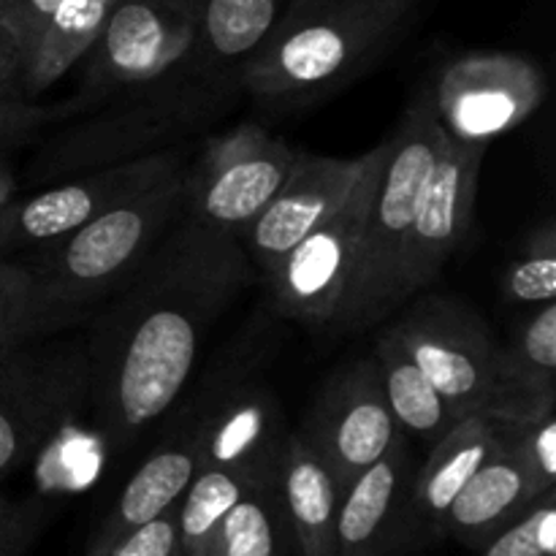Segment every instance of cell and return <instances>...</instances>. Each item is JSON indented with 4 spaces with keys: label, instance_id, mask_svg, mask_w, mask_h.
I'll return each instance as SVG.
<instances>
[{
    "label": "cell",
    "instance_id": "cell-1",
    "mask_svg": "<svg viewBox=\"0 0 556 556\" xmlns=\"http://www.w3.org/2000/svg\"><path fill=\"white\" fill-rule=\"evenodd\" d=\"M250 277L233 233L195 220L166 231L92 329L87 396L112 445H128L179 400L201 342Z\"/></svg>",
    "mask_w": 556,
    "mask_h": 556
},
{
    "label": "cell",
    "instance_id": "cell-2",
    "mask_svg": "<svg viewBox=\"0 0 556 556\" xmlns=\"http://www.w3.org/2000/svg\"><path fill=\"white\" fill-rule=\"evenodd\" d=\"M421 0H291L239 85L261 101L309 98L353 79L383 58L416 16Z\"/></svg>",
    "mask_w": 556,
    "mask_h": 556
},
{
    "label": "cell",
    "instance_id": "cell-3",
    "mask_svg": "<svg viewBox=\"0 0 556 556\" xmlns=\"http://www.w3.org/2000/svg\"><path fill=\"white\" fill-rule=\"evenodd\" d=\"M182 212L185 166L87 226L30 250L22 264L36 282V340L65 329L117 291Z\"/></svg>",
    "mask_w": 556,
    "mask_h": 556
},
{
    "label": "cell",
    "instance_id": "cell-4",
    "mask_svg": "<svg viewBox=\"0 0 556 556\" xmlns=\"http://www.w3.org/2000/svg\"><path fill=\"white\" fill-rule=\"evenodd\" d=\"M445 128L434 112L432 92L413 101L400 128L386 139L378 182L364 215L356 266L351 271L331 329L358 331L383 320L396 307L402 255L416 220L418 199L429 177Z\"/></svg>",
    "mask_w": 556,
    "mask_h": 556
},
{
    "label": "cell",
    "instance_id": "cell-5",
    "mask_svg": "<svg viewBox=\"0 0 556 556\" xmlns=\"http://www.w3.org/2000/svg\"><path fill=\"white\" fill-rule=\"evenodd\" d=\"M201 0H117L85 63L74 109L134 96L177 68L193 47Z\"/></svg>",
    "mask_w": 556,
    "mask_h": 556
},
{
    "label": "cell",
    "instance_id": "cell-6",
    "mask_svg": "<svg viewBox=\"0 0 556 556\" xmlns=\"http://www.w3.org/2000/svg\"><path fill=\"white\" fill-rule=\"evenodd\" d=\"M190 54V52H188ZM226 81L201 74L190 65V58L161 81L147 90L134 92L128 103L114 109L106 117H98L81 128L68 130L63 139L47 150V174H68L76 168L109 166L130 161V152L163 139L174 130L193 128L201 117L212 112L228 92Z\"/></svg>",
    "mask_w": 556,
    "mask_h": 556
},
{
    "label": "cell",
    "instance_id": "cell-7",
    "mask_svg": "<svg viewBox=\"0 0 556 556\" xmlns=\"http://www.w3.org/2000/svg\"><path fill=\"white\" fill-rule=\"evenodd\" d=\"M429 383L462 418L497 410V342L481 315L454 296H424L391 326Z\"/></svg>",
    "mask_w": 556,
    "mask_h": 556
},
{
    "label": "cell",
    "instance_id": "cell-8",
    "mask_svg": "<svg viewBox=\"0 0 556 556\" xmlns=\"http://www.w3.org/2000/svg\"><path fill=\"white\" fill-rule=\"evenodd\" d=\"M386 141L364 152V166L340 210L282 255L266 275L275 307L296 324L324 329L340 309L351 271L356 266L364 215L378 182Z\"/></svg>",
    "mask_w": 556,
    "mask_h": 556
},
{
    "label": "cell",
    "instance_id": "cell-9",
    "mask_svg": "<svg viewBox=\"0 0 556 556\" xmlns=\"http://www.w3.org/2000/svg\"><path fill=\"white\" fill-rule=\"evenodd\" d=\"M296 155V147L255 123L226 130L185 168V212L201 226L239 237L280 190Z\"/></svg>",
    "mask_w": 556,
    "mask_h": 556
},
{
    "label": "cell",
    "instance_id": "cell-10",
    "mask_svg": "<svg viewBox=\"0 0 556 556\" xmlns=\"http://www.w3.org/2000/svg\"><path fill=\"white\" fill-rule=\"evenodd\" d=\"M177 168H182V163L174 152H155V155L87 168L81 177L27 199H14L0 212V258L30 253L41 244L87 226L114 204L152 188Z\"/></svg>",
    "mask_w": 556,
    "mask_h": 556
},
{
    "label": "cell",
    "instance_id": "cell-11",
    "mask_svg": "<svg viewBox=\"0 0 556 556\" xmlns=\"http://www.w3.org/2000/svg\"><path fill=\"white\" fill-rule=\"evenodd\" d=\"M429 92L445 134L459 141H492L541 106L546 81L530 58L470 52L445 65Z\"/></svg>",
    "mask_w": 556,
    "mask_h": 556
},
{
    "label": "cell",
    "instance_id": "cell-12",
    "mask_svg": "<svg viewBox=\"0 0 556 556\" xmlns=\"http://www.w3.org/2000/svg\"><path fill=\"white\" fill-rule=\"evenodd\" d=\"M486 150L489 141H459L445 134L424 182L416 220L402 255L396 307L427 288L470 233Z\"/></svg>",
    "mask_w": 556,
    "mask_h": 556
},
{
    "label": "cell",
    "instance_id": "cell-13",
    "mask_svg": "<svg viewBox=\"0 0 556 556\" xmlns=\"http://www.w3.org/2000/svg\"><path fill=\"white\" fill-rule=\"evenodd\" d=\"M87 394V358L30 345L0 362V478L47 445L60 418Z\"/></svg>",
    "mask_w": 556,
    "mask_h": 556
},
{
    "label": "cell",
    "instance_id": "cell-14",
    "mask_svg": "<svg viewBox=\"0 0 556 556\" xmlns=\"http://www.w3.org/2000/svg\"><path fill=\"white\" fill-rule=\"evenodd\" d=\"M396 432L375 358L331 375L304 427V438L324 456L340 492L389 451Z\"/></svg>",
    "mask_w": 556,
    "mask_h": 556
},
{
    "label": "cell",
    "instance_id": "cell-15",
    "mask_svg": "<svg viewBox=\"0 0 556 556\" xmlns=\"http://www.w3.org/2000/svg\"><path fill=\"white\" fill-rule=\"evenodd\" d=\"M362 157H326L299 152L269 204L239 231L244 253L269 275L288 250L329 220L362 174Z\"/></svg>",
    "mask_w": 556,
    "mask_h": 556
},
{
    "label": "cell",
    "instance_id": "cell-16",
    "mask_svg": "<svg viewBox=\"0 0 556 556\" xmlns=\"http://www.w3.org/2000/svg\"><path fill=\"white\" fill-rule=\"evenodd\" d=\"M288 432L264 389H237L193 427L199 467H220L255 489H277Z\"/></svg>",
    "mask_w": 556,
    "mask_h": 556
},
{
    "label": "cell",
    "instance_id": "cell-17",
    "mask_svg": "<svg viewBox=\"0 0 556 556\" xmlns=\"http://www.w3.org/2000/svg\"><path fill=\"white\" fill-rule=\"evenodd\" d=\"M407 478L410 456L400 429L389 451L342 492L337 508V556H383L405 503Z\"/></svg>",
    "mask_w": 556,
    "mask_h": 556
},
{
    "label": "cell",
    "instance_id": "cell-18",
    "mask_svg": "<svg viewBox=\"0 0 556 556\" xmlns=\"http://www.w3.org/2000/svg\"><path fill=\"white\" fill-rule=\"evenodd\" d=\"M277 494L299 556H337V508L342 492L304 432L288 434Z\"/></svg>",
    "mask_w": 556,
    "mask_h": 556
},
{
    "label": "cell",
    "instance_id": "cell-19",
    "mask_svg": "<svg viewBox=\"0 0 556 556\" xmlns=\"http://www.w3.org/2000/svg\"><path fill=\"white\" fill-rule=\"evenodd\" d=\"M538 497L543 494H538L535 483L530 481L521 462L510 451L503 427V443L459 489L454 503L445 510L440 532L459 538L467 546H486Z\"/></svg>",
    "mask_w": 556,
    "mask_h": 556
},
{
    "label": "cell",
    "instance_id": "cell-20",
    "mask_svg": "<svg viewBox=\"0 0 556 556\" xmlns=\"http://www.w3.org/2000/svg\"><path fill=\"white\" fill-rule=\"evenodd\" d=\"M199 470V454H195L193 432L161 445L144 465L134 472L125 489L119 492L106 525L98 532L90 556L106 554L114 543L123 541L128 532L147 521L157 519L168 508L179 503L188 483Z\"/></svg>",
    "mask_w": 556,
    "mask_h": 556
},
{
    "label": "cell",
    "instance_id": "cell-21",
    "mask_svg": "<svg viewBox=\"0 0 556 556\" xmlns=\"http://www.w3.org/2000/svg\"><path fill=\"white\" fill-rule=\"evenodd\" d=\"M503 443V418L472 413L434 440L427 465L413 481V505L424 521L440 530L443 516L472 472Z\"/></svg>",
    "mask_w": 556,
    "mask_h": 556
},
{
    "label": "cell",
    "instance_id": "cell-22",
    "mask_svg": "<svg viewBox=\"0 0 556 556\" xmlns=\"http://www.w3.org/2000/svg\"><path fill=\"white\" fill-rule=\"evenodd\" d=\"M282 11V0H201L190 63L201 74L231 85L264 43Z\"/></svg>",
    "mask_w": 556,
    "mask_h": 556
},
{
    "label": "cell",
    "instance_id": "cell-23",
    "mask_svg": "<svg viewBox=\"0 0 556 556\" xmlns=\"http://www.w3.org/2000/svg\"><path fill=\"white\" fill-rule=\"evenodd\" d=\"M556 304L546 302L519 329L510 345L497 348L500 402L494 416L516 418L556 402Z\"/></svg>",
    "mask_w": 556,
    "mask_h": 556
},
{
    "label": "cell",
    "instance_id": "cell-24",
    "mask_svg": "<svg viewBox=\"0 0 556 556\" xmlns=\"http://www.w3.org/2000/svg\"><path fill=\"white\" fill-rule=\"evenodd\" d=\"M372 358L378 364L380 383H383L389 410L402 432L416 434V438L432 440L434 443L456 421H462L459 413L448 405V400L418 369V364L413 362L405 345L396 340L394 331L389 329L375 342Z\"/></svg>",
    "mask_w": 556,
    "mask_h": 556
},
{
    "label": "cell",
    "instance_id": "cell-25",
    "mask_svg": "<svg viewBox=\"0 0 556 556\" xmlns=\"http://www.w3.org/2000/svg\"><path fill=\"white\" fill-rule=\"evenodd\" d=\"M112 5L103 0H63L49 20L36 54L25 68V98L36 101L74 68L96 41Z\"/></svg>",
    "mask_w": 556,
    "mask_h": 556
},
{
    "label": "cell",
    "instance_id": "cell-26",
    "mask_svg": "<svg viewBox=\"0 0 556 556\" xmlns=\"http://www.w3.org/2000/svg\"><path fill=\"white\" fill-rule=\"evenodd\" d=\"M244 478L220 467H199L177 503V538L182 556H206L220 521L250 492Z\"/></svg>",
    "mask_w": 556,
    "mask_h": 556
},
{
    "label": "cell",
    "instance_id": "cell-27",
    "mask_svg": "<svg viewBox=\"0 0 556 556\" xmlns=\"http://www.w3.org/2000/svg\"><path fill=\"white\" fill-rule=\"evenodd\" d=\"M286 538L291 530L277 489H250L220 521L206 556H282Z\"/></svg>",
    "mask_w": 556,
    "mask_h": 556
},
{
    "label": "cell",
    "instance_id": "cell-28",
    "mask_svg": "<svg viewBox=\"0 0 556 556\" xmlns=\"http://www.w3.org/2000/svg\"><path fill=\"white\" fill-rule=\"evenodd\" d=\"M505 440L530 481L535 483L538 494L552 492L556 483V421L554 402L521 413L516 418H503Z\"/></svg>",
    "mask_w": 556,
    "mask_h": 556
},
{
    "label": "cell",
    "instance_id": "cell-29",
    "mask_svg": "<svg viewBox=\"0 0 556 556\" xmlns=\"http://www.w3.org/2000/svg\"><path fill=\"white\" fill-rule=\"evenodd\" d=\"M503 291L508 302L541 304L554 302L556 296V231L546 220L527 239L519 258L505 269Z\"/></svg>",
    "mask_w": 556,
    "mask_h": 556
},
{
    "label": "cell",
    "instance_id": "cell-30",
    "mask_svg": "<svg viewBox=\"0 0 556 556\" xmlns=\"http://www.w3.org/2000/svg\"><path fill=\"white\" fill-rule=\"evenodd\" d=\"M36 340V282L22 261L0 258V362Z\"/></svg>",
    "mask_w": 556,
    "mask_h": 556
},
{
    "label": "cell",
    "instance_id": "cell-31",
    "mask_svg": "<svg viewBox=\"0 0 556 556\" xmlns=\"http://www.w3.org/2000/svg\"><path fill=\"white\" fill-rule=\"evenodd\" d=\"M483 556H556L554 489L483 546Z\"/></svg>",
    "mask_w": 556,
    "mask_h": 556
},
{
    "label": "cell",
    "instance_id": "cell-32",
    "mask_svg": "<svg viewBox=\"0 0 556 556\" xmlns=\"http://www.w3.org/2000/svg\"><path fill=\"white\" fill-rule=\"evenodd\" d=\"M60 3L63 0H0V22L14 33L16 43L25 54V68L36 54L38 41Z\"/></svg>",
    "mask_w": 556,
    "mask_h": 556
},
{
    "label": "cell",
    "instance_id": "cell-33",
    "mask_svg": "<svg viewBox=\"0 0 556 556\" xmlns=\"http://www.w3.org/2000/svg\"><path fill=\"white\" fill-rule=\"evenodd\" d=\"M101 556H182L177 538V505L157 519L136 527Z\"/></svg>",
    "mask_w": 556,
    "mask_h": 556
},
{
    "label": "cell",
    "instance_id": "cell-34",
    "mask_svg": "<svg viewBox=\"0 0 556 556\" xmlns=\"http://www.w3.org/2000/svg\"><path fill=\"white\" fill-rule=\"evenodd\" d=\"M60 114L63 109L38 106L36 101H0V150L25 144L38 128Z\"/></svg>",
    "mask_w": 556,
    "mask_h": 556
},
{
    "label": "cell",
    "instance_id": "cell-35",
    "mask_svg": "<svg viewBox=\"0 0 556 556\" xmlns=\"http://www.w3.org/2000/svg\"><path fill=\"white\" fill-rule=\"evenodd\" d=\"M0 101H27L25 98V54L14 33L0 22Z\"/></svg>",
    "mask_w": 556,
    "mask_h": 556
},
{
    "label": "cell",
    "instance_id": "cell-36",
    "mask_svg": "<svg viewBox=\"0 0 556 556\" xmlns=\"http://www.w3.org/2000/svg\"><path fill=\"white\" fill-rule=\"evenodd\" d=\"M25 527H22L20 519L11 521L3 532H0V556H22L25 552Z\"/></svg>",
    "mask_w": 556,
    "mask_h": 556
},
{
    "label": "cell",
    "instance_id": "cell-37",
    "mask_svg": "<svg viewBox=\"0 0 556 556\" xmlns=\"http://www.w3.org/2000/svg\"><path fill=\"white\" fill-rule=\"evenodd\" d=\"M16 199V177L9 166L0 163V212Z\"/></svg>",
    "mask_w": 556,
    "mask_h": 556
},
{
    "label": "cell",
    "instance_id": "cell-38",
    "mask_svg": "<svg viewBox=\"0 0 556 556\" xmlns=\"http://www.w3.org/2000/svg\"><path fill=\"white\" fill-rule=\"evenodd\" d=\"M14 519H16V516H14V514H11L9 503H5V500H3V497H0V532H3V530H5V527H9V525H11V521H14Z\"/></svg>",
    "mask_w": 556,
    "mask_h": 556
}]
</instances>
